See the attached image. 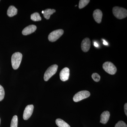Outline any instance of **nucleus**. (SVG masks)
<instances>
[{
	"mask_svg": "<svg viewBox=\"0 0 127 127\" xmlns=\"http://www.w3.org/2000/svg\"><path fill=\"white\" fill-rule=\"evenodd\" d=\"M56 124L59 127H70L68 124L61 119H58L56 120Z\"/></svg>",
	"mask_w": 127,
	"mask_h": 127,
	"instance_id": "obj_15",
	"label": "nucleus"
},
{
	"mask_svg": "<svg viewBox=\"0 0 127 127\" xmlns=\"http://www.w3.org/2000/svg\"><path fill=\"white\" fill-rule=\"evenodd\" d=\"M31 19L34 21H41V18L39 13L35 12L31 15Z\"/></svg>",
	"mask_w": 127,
	"mask_h": 127,
	"instance_id": "obj_16",
	"label": "nucleus"
},
{
	"mask_svg": "<svg viewBox=\"0 0 127 127\" xmlns=\"http://www.w3.org/2000/svg\"><path fill=\"white\" fill-rule=\"evenodd\" d=\"M91 46V42L89 38H85L82 41L81 48L82 51L84 52H87L90 49Z\"/></svg>",
	"mask_w": 127,
	"mask_h": 127,
	"instance_id": "obj_9",
	"label": "nucleus"
},
{
	"mask_svg": "<svg viewBox=\"0 0 127 127\" xmlns=\"http://www.w3.org/2000/svg\"><path fill=\"white\" fill-rule=\"evenodd\" d=\"M5 92L3 87L0 85V101H2L4 97Z\"/></svg>",
	"mask_w": 127,
	"mask_h": 127,
	"instance_id": "obj_19",
	"label": "nucleus"
},
{
	"mask_svg": "<svg viewBox=\"0 0 127 127\" xmlns=\"http://www.w3.org/2000/svg\"><path fill=\"white\" fill-rule=\"evenodd\" d=\"M115 127H127V125L123 121H120L116 124Z\"/></svg>",
	"mask_w": 127,
	"mask_h": 127,
	"instance_id": "obj_21",
	"label": "nucleus"
},
{
	"mask_svg": "<svg viewBox=\"0 0 127 127\" xmlns=\"http://www.w3.org/2000/svg\"><path fill=\"white\" fill-rule=\"evenodd\" d=\"M110 116V113L108 111L103 112L100 116V122L103 124H106L109 120Z\"/></svg>",
	"mask_w": 127,
	"mask_h": 127,
	"instance_id": "obj_12",
	"label": "nucleus"
},
{
	"mask_svg": "<svg viewBox=\"0 0 127 127\" xmlns=\"http://www.w3.org/2000/svg\"><path fill=\"white\" fill-rule=\"evenodd\" d=\"M127 103H125L124 105V111L126 116H127Z\"/></svg>",
	"mask_w": 127,
	"mask_h": 127,
	"instance_id": "obj_22",
	"label": "nucleus"
},
{
	"mask_svg": "<svg viewBox=\"0 0 127 127\" xmlns=\"http://www.w3.org/2000/svg\"><path fill=\"white\" fill-rule=\"evenodd\" d=\"M102 67L106 72L110 75H114L117 72V69L116 66L111 62H107L104 63Z\"/></svg>",
	"mask_w": 127,
	"mask_h": 127,
	"instance_id": "obj_4",
	"label": "nucleus"
},
{
	"mask_svg": "<svg viewBox=\"0 0 127 127\" xmlns=\"http://www.w3.org/2000/svg\"><path fill=\"white\" fill-rule=\"evenodd\" d=\"M93 16L95 21L97 23H100L101 22L102 13L99 9L95 10L93 12Z\"/></svg>",
	"mask_w": 127,
	"mask_h": 127,
	"instance_id": "obj_11",
	"label": "nucleus"
},
{
	"mask_svg": "<svg viewBox=\"0 0 127 127\" xmlns=\"http://www.w3.org/2000/svg\"><path fill=\"white\" fill-rule=\"evenodd\" d=\"M114 15L119 19H122L127 16V9L123 7L115 6L113 8Z\"/></svg>",
	"mask_w": 127,
	"mask_h": 127,
	"instance_id": "obj_2",
	"label": "nucleus"
},
{
	"mask_svg": "<svg viewBox=\"0 0 127 127\" xmlns=\"http://www.w3.org/2000/svg\"><path fill=\"white\" fill-rule=\"evenodd\" d=\"M34 106L32 104L28 105L25 108L23 114V118L25 120H27L31 116L33 110Z\"/></svg>",
	"mask_w": 127,
	"mask_h": 127,
	"instance_id": "obj_7",
	"label": "nucleus"
},
{
	"mask_svg": "<svg viewBox=\"0 0 127 127\" xmlns=\"http://www.w3.org/2000/svg\"><path fill=\"white\" fill-rule=\"evenodd\" d=\"M17 13V9L13 6H9L7 11V15L10 17L16 15Z\"/></svg>",
	"mask_w": 127,
	"mask_h": 127,
	"instance_id": "obj_13",
	"label": "nucleus"
},
{
	"mask_svg": "<svg viewBox=\"0 0 127 127\" xmlns=\"http://www.w3.org/2000/svg\"><path fill=\"white\" fill-rule=\"evenodd\" d=\"M36 30V26L34 25H30L23 29L22 32V33L23 35H27L33 33Z\"/></svg>",
	"mask_w": 127,
	"mask_h": 127,
	"instance_id": "obj_10",
	"label": "nucleus"
},
{
	"mask_svg": "<svg viewBox=\"0 0 127 127\" xmlns=\"http://www.w3.org/2000/svg\"><path fill=\"white\" fill-rule=\"evenodd\" d=\"M58 66L56 64L52 65L49 67L46 71L44 76V79L47 81L53 75H55L57 71Z\"/></svg>",
	"mask_w": 127,
	"mask_h": 127,
	"instance_id": "obj_3",
	"label": "nucleus"
},
{
	"mask_svg": "<svg viewBox=\"0 0 127 127\" xmlns=\"http://www.w3.org/2000/svg\"><path fill=\"white\" fill-rule=\"evenodd\" d=\"M94 46L96 47H98V43L96 42H94Z\"/></svg>",
	"mask_w": 127,
	"mask_h": 127,
	"instance_id": "obj_24",
	"label": "nucleus"
},
{
	"mask_svg": "<svg viewBox=\"0 0 127 127\" xmlns=\"http://www.w3.org/2000/svg\"><path fill=\"white\" fill-rule=\"evenodd\" d=\"M90 95H91V94L88 91H80L74 95L73 97V100L75 102H78L88 97Z\"/></svg>",
	"mask_w": 127,
	"mask_h": 127,
	"instance_id": "obj_5",
	"label": "nucleus"
},
{
	"mask_svg": "<svg viewBox=\"0 0 127 127\" xmlns=\"http://www.w3.org/2000/svg\"><path fill=\"white\" fill-rule=\"evenodd\" d=\"M22 58V54L20 52L15 53L12 55L11 57L12 66L14 70H17L19 67Z\"/></svg>",
	"mask_w": 127,
	"mask_h": 127,
	"instance_id": "obj_1",
	"label": "nucleus"
},
{
	"mask_svg": "<svg viewBox=\"0 0 127 127\" xmlns=\"http://www.w3.org/2000/svg\"></svg>",
	"mask_w": 127,
	"mask_h": 127,
	"instance_id": "obj_26",
	"label": "nucleus"
},
{
	"mask_svg": "<svg viewBox=\"0 0 127 127\" xmlns=\"http://www.w3.org/2000/svg\"><path fill=\"white\" fill-rule=\"evenodd\" d=\"M92 77L93 80L96 82H99L101 78L100 75L96 73H93L92 75Z\"/></svg>",
	"mask_w": 127,
	"mask_h": 127,
	"instance_id": "obj_20",
	"label": "nucleus"
},
{
	"mask_svg": "<svg viewBox=\"0 0 127 127\" xmlns=\"http://www.w3.org/2000/svg\"><path fill=\"white\" fill-rule=\"evenodd\" d=\"M64 32L63 30L61 29L53 31L51 32L48 35V40L52 42L56 41L62 35Z\"/></svg>",
	"mask_w": 127,
	"mask_h": 127,
	"instance_id": "obj_6",
	"label": "nucleus"
},
{
	"mask_svg": "<svg viewBox=\"0 0 127 127\" xmlns=\"http://www.w3.org/2000/svg\"><path fill=\"white\" fill-rule=\"evenodd\" d=\"M103 44H104V45H108V43L107 42L104 40H103Z\"/></svg>",
	"mask_w": 127,
	"mask_h": 127,
	"instance_id": "obj_23",
	"label": "nucleus"
},
{
	"mask_svg": "<svg viewBox=\"0 0 127 127\" xmlns=\"http://www.w3.org/2000/svg\"><path fill=\"white\" fill-rule=\"evenodd\" d=\"M89 2H90L89 0H81L79 1V9H81L84 8L88 4Z\"/></svg>",
	"mask_w": 127,
	"mask_h": 127,
	"instance_id": "obj_18",
	"label": "nucleus"
},
{
	"mask_svg": "<svg viewBox=\"0 0 127 127\" xmlns=\"http://www.w3.org/2000/svg\"><path fill=\"white\" fill-rule=\"evenodd\" d=\"M43 12H44V11H42V14H43Z\"/></svg>",
	"mask_w": 127,
	"mask_h": 127,
	"instance_id": "obj_25",
	"label": "nucleus"
},
{
	"mask_svg": "<svg viewBox=\"0 0 127 127\" xmlns=\"http://www.w3.org/2000/svg\"><path fill=\"white\" fill-rule=\"evenodd\" d=\"M43 16L47 20L50 19V16L56 12L55 9H47L43 11Z\"/></svg>",
	"mask_w": 127,
	"mask_h": 127,
	"instance_id": "obj_14",
	"label": "nucleus"
},
{
	"mask_svg": "<svg viewBox=\"0 0 127 127\" xmlns=\"http://www.w3.org/2000/svg\"><path fill=\"white\" fill-rule=\"evenodd\" d=\"M18 125V117L14 116L12 119L10 127H17Z\"/></svg>",
	"mask_w": 127,
	"mask_h": 127,
	"instance_id": "obj_17",
	"label": "nucleus"
},
{
	"mask_svg": "<svg viewBox=\"0 0 127 127\" xmlns=\"http://www.w3.org/2000/svg\"><path fill=\"white\" fill-rule=\"evenodd\" d=\"M70 70L67 67H65L61 71L60 73V79L62 81H66L69 78Z\"/></svg>",
	"mask_w": 127,
	"mask_h": 127,
	"instance_id": "obj_8",
	"label": "nucleus"
}]
</instances>
